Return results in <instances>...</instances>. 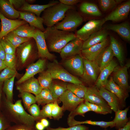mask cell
I'll list each match as a JSON object with an SVG mask.
<instances>
[{
  "mask_svg": "<svg viewBox=\"0 0 130 130\" xmlns=\"http://www.w3.org/2000/svg\"><path fill=\"white\" fill-rule=\"evenodd\" d=\"M4 94L2 95L1 111L7 120L29 127L33 126L35 120L25 111L21 100H19L13 104L7 100Z\"/></svg>",
  "mask_w": 130,
  "mask_h": 130,
  "instance_id": "6da1fadb",
  "label": "cell"
},
{
  "mask_svg": "<svg viewBox=\"0 0 130 130\" xmlns=\"http://www.w3.org/2000/svg\"><path fill=\"white\" fill-rule=\"evenodd\" d=\"M49 51L60 53L70 41L76 37L72 32L58 29L53 26L47 27L43 32Z\"/></svg>",
  "mask_w": 130,
  "mask_h": 130,
  "instance_id": "7a4b0ae2",
  "label": "cell"
},
{
  "mask_svg": "<svg viewBox=\"0 0 130 130\" xmlns=\"http://www.w3.org/2000/svg\"><path fill=\"white\" fill-rule=\"evenodd\" d=\"M17 70H20L33 63L39 57L38 50L34 39L31 38L16 48L15 53Z\"/></svg>",
  "mask_w": 130,
  "mask_h": 130,
  "instance_id": "3957f363",
  "label": "cell"
},
{
  "mask_svg": "<svg viewBox=\"0 0 130 130\" xmlns=\"http://www.w3.org/2000/svg\"><path fill=\"white\" fill-rule=\"evenodd\" d=\"M74 9L73 6L64 5L60 2L45 9L41 17L43 24L47 27L55 26L64 19L66 12L68 10Z\"/></svg>",
  "mask_w": 130,
  "mask_h": 130,
  "instance_id": "277c9868",
  "label": "cell"
},
{
  "mask_svg": "<svg viewBox=\"0 0 130 130\" xmlns=\"http://www.w3.org/2000/svg\"><path fill=\"white\" fill-rule=\"evenodd\" d=\"M82 17L74 9L68 10L62 21L54 26L57 29L70 32L74 31L83 22Z\"/></svg>",
  "mask_w": 130,
  "mask_h": 130,
  "instance_id": "5b68a950",
  "label": "cell"
},
{
  "mask_svg": "<svg viewBox=\"0 0 130 130\" xmlns=\"http://www.w3.org/2000/svg\"><path fill=\"white\" fill-rule=\"evenodd\" d=\"M47 71L50 73L53 79H59L64 82L75 84H83L80 80L66 70L56 60L48 63Z\"/></svg>",
  "mask_w": 130,
  "mask_h": 130,
  "instance_id": "8992f818",
  "label": "cell"
},
{
  "mask_svg": "<svg viewBox=\"0 0 130 130\" xmlns=\"http://www.w3.org/2000/svg\"><path fill=\"white\" fill-rule=\"evenodd\" d=\"M105 22L104 18L89 20L76 31L75 34L76 37L82 41H85L92 34L102 29Z\"/></svg>",
  "mask_w": 130,
  "mask_h": 130,
  "instance_id": "52a82bcc",
  "label": "cell"
},
{
  "mask_svg": "<svg viewBox=\"0 0 130 130\" xmlns=\"http://www.w3.org/2000/svg\"><path fill=\"white\" fill-rule=\"evenodd\" d=\"M83 73L81 76L82 82L90 86H94L93 84H95L97 79L100 71V69L95 61H90L83 58Z\"/></svg>",
  "mask_w": 130,
  "mask_h": 130,
  "instance_id": "ba28073f",
  "label": "cell"
},
{
  "mask_svg": "<svg viewBox=\"0 0 130 130\" xmlns=\"http://www.w3.org/2000/svg\"><path fill=\"white\" fill-rule=\"evenodd\" d=\"M33 38L37 46L38 56L43 59L53 60L56 56L50 53L48 50L46 42L44 32L37 29Z\"/></svg>",
  "mask_w": 130,
  "mask_h": 130,
  "instance_id": "9c48e42d",
  "label": "cell"
},
{
  "mask_svg": "<svg viewBox=\"0 0 130 130\" xmlns=\"http://www.w3.org/2000/svg\"><path fill=\"white\" fill-rule=\"evenodd\" d=\"M58 99L62 103V107L64 111L68 110L71 112L84 101V99L78 97L67 89L59 98Z\"/></svg>",
  "mask_w": 130,
  "mask_h": 130,
  "instance_id": "30bf717a",
  "label": "cell"
},
{
  "mask_svg": "<svg viewBox=\"0 0 130 130\" xmlns=\"http://www.w3.org/2000/svg\"><path fill=\"white\" fill-rule=\"evenodd\" d=\"M46 66L45 59L39 58L36 62L30 64L26 67L25 74L16 83L17 85L32 77L38 73L44 71Z\"/></svg>",
  "mask_w": 130,
  "mask_h": 130,
  "instance_id": "8fae6325",
  "label": "cell"
},
{
  "mask_svg": "<svg viewBox=\"0 0 130 130\" xmlns=\"http://www.w3.org/2000/svg\"><path fill=\"white\" fill-rule=\"evenodd\" d=\"M83 41L76 37L69 42L60 52L61 58L67 59L77 55H81L83 44Z\"/></svg>",
  "mask_w": 130,
  "mask_h": 130,
  "instance_id": "7c38bea8",
  "label": "cell"
},
{
  "mask_svg": "<svg viewBox=\"0 0 130 130\" xmlns=\"http://www.w3.org/2000/svg\"><path fill=\"white\" fill-rule=\"evenodd\" d=\"M0 19L1 25L0 31V40L19 26L28 24L25 21L21 19L13 20L8 19L4 16L0 12Z\"/></svg>",
  "mask_w": 130,
  "mask_h": 130,
  "instance_id": "4fadbf2b",
  "label": "cell"
},
{
  "mask_svg": "<svg viewBox=\"0 0 130 130\" xmlns=\"http://www.w3.org/2000/svg\"><path fill=\"white\" fill-rule=\"evenodd\" d=\"M130 10V1H127L118 6L104 18L105 22H118L127 17Z\"/></svg>",
  "mask_w": 130,
  "mask_h": 130,
  "instance_id": "5bb4252c",
  "label": "cell"
},
{
  "mask_svg": "<svg viewBox=\"0 0 130 130\" xmlns=\"http://www.w3.org/2000/svg\"><path fill=\"white\" fill-rule=\"evenodd\" d=\"M129 67L128 65L117 66L113 72L112 78L114 82L122 89L127 91L130 88L128 73Z\"/></svg>",
  "mask_w": 130,
  "mask_h": 130,
  "instance_id": "9a60e30c",
  "label": "cell"
},
{
  "mask_svg": "<svg viewBox=\"0 0 130 130\" xmlns=\"http://www.w3.org/2000/svg\"><path fill=\"white\" fill-rule=\"evenodd\" d=\"M98 90L101 96L115 112L122 109L125 106V103L122 102L113 93L103 87H100Z\"/></svg>",
  "mask_w": 130,
  "mask_h": 130,
  "instance_id": "2e32d148",
  "label": "cell"
},
{
  "mask_svg": "<svg viewBox=\"0 0 130 130\" xmlns=\"http://www.w3.org/2000/svg\"><path fill=\"white\" fill-rule=\"evenodd\" d=\"M83 58L81 55H77L65 60L64 64L73 73L81 77L83 73Z\"/></svg>",
  "mask_w": 130,
  "mask_h": 130,
  "instance_id": "e0dca14e",
  "label": "cell"
},
{
  "mask_svg": "<svg viewBox=\"0 0 130 130\" xmlns=\"http://www.w3.org/2000/svg\"><path fill=\"white\" fill-rule=\"evenodd\" d=\"M84 99V101L92 104L111 108L107 103L100 95L98 89L95 85L87 88Z\"/></svg>",
  "mask_w": 130,
  "mask_h": 130,
  "instance_id": "ac0fdd59",
  "label": "cell"
},
{
  "mask_svg": "<svg viewBox=\"0 0 130 130\" xmlns=\"http://www.w3.org/2000/svg\"><path fill=\"white\" fill-rule=\"evenodd\" d=\"M16 88L20 93L27 92L33 94L35 96L39 94L42 90L37 79L34 77L17 85Z\"/></svg>",
  "mask_w": 130,
  "mask_h": 130,
  "instance_id": "d6986e66",
  "label": "cell"
},
{
  "mask_svg": "<svg viewBox=\"0 0 130 130\" xmlns=\"http://www.w3.org/2000/svg\"><path fill=\"white\" fill-rule=\"evenodd\" d=\"M20 16L18 18L25 21L33 27L44 32L45 28L43 20L40 17H38L34 13L27 11H18Z\"/></svg>",
  "mask_w": 130,
  "mask_h": 130,
  "instance_id": "ffe728a7",
  "label": "cell"
},
{
  "mask_svg": "<svg viewBox=\"0 0 130 130\" xmlns=\"http://www.w3.org/2000/svg\"><path fill=\"white\" fill-rule=\"evenodd\" d=\"M107 39L104 41L95 45L84 50H82L81 55L83 57L90 61H95L102 51L107 46Z\"/></svg>",
  "mask_w": 130,
  "mask_h": 130,
  "instance_id": "44dd1931",
  "label": "cell"
},
{
  "mask_svg": "<svg viewBox=\"0 0 130 130\" xmlns=\"http://www.w3.org/2000/svg\"><path fill=\"white\" fill-rule=\"evenodd\" d=\"M108 34L107 30L104 28L93 33L83 42L82 50L87 49L104 41L107 39Z\"/></svg>",
  "mask_w": 130,
  "mask_h": 130,
  "instance_id": "7402d4cb",
  "label": "cell"
},
{
  "mask_svg": "<svg viewBox=\"0 0 130 130\" xmlns=\"http://www.w3.org/2000/svg\"><path fill=\"white\" fill-rule=\"evenodd\" d=\"M118 65L117 63L112 59L108 65L100 71V73L95 84V86L98 89L103 87L108 80L109 76L117 66Z\"/></svg>",
  "mask_w": 130,
  "mask_h": 130,
  "instance_id": "603a6c76",
  "label": "cell"
},
{
  "mask_svg": "<svg viewBox=\"0 0 130 130\" xmlns=\"http://www.w3.org/2000/svg\"><path fill=\"white\" fill-rule=\"evenodd\" d=\"M103 87L114 94L124 103H125L126 99L129 96L127 91L123 89L116 84L112 77L108 80Z\"/></svg>",
  "mask_w": 130,
  "mask_h": 130,
  "instance_id": "cb8c5ba5",
  "label": "cell"
},
{
  "mask_svg": "<svg viewBox=\"0 0 130 130\" xmlns=\"http://www.w3.org/2000/svg\"><path fill=\"white\" fill-rule=\"evenodd\" d=\"M104 28L115 32L127 41L130 40V26L127 22L117 24L108 25Z\"/></svg>",
  "mask_w": 130,
  "mask_h": 130,
  "instance_id": "d4e9b609",
  "label": "cell"
},
{
  "mask_svg": "<svg viewBox=\"0 0 130 130\" xmlns=\"http://www.w3.org/2000/svg\"><path fill=\"white\" fill-rule=\"evenodd\" d=\"M0 12L6 18L11 20L17 19L20 16L19 11L14 8L9 0H0Z\"/></svg>",
  "mask_w": 130,
  "mask_h": 130,
  "instance_id": "484cf974",
  "label": "cell"
},
{
  "mask_svg": "<svg viewBox=\"0 0 130 130\" xmlns=\"http://www.w3.org/2000/svg\"><path fill=\"white\" fill-rule=\"evenodd\" d=\"M59 2V1L53 0L45 5L30 4L26 2L18 11L30 12L34 13L38 17H40L41 13L45 9Z\"/></svg>",
  "mask_w": 130,
  "mask_h": 130,
  "instance_id": "4316f807",
  "label": "cell"
},
{
  "mask_svg": "<svg viewBox=\"0 0 130 130\" xmlns=\"http://www.w3.org/2000/svg\"><path fill=\"white\" fill-rule=\"evenodd\" d=\"M114 56L112 51L110 45L102 51L95 61L100 71L110 63Z\"/></svg>",
  "mask_w": 130,
  "mask_h": 130,
  "instance_id": "83f0119b",
  "label": "cell"
},
{
  "mask_svg": "<svg viewBox=\"0 0 130 130\" xmlns=\"http://www.w3.org/2000/svg\"><path fill=\"white\" fill-rule=\"evenodd\" d=\"M67 123L69 127L85 124L99 126L104 129H106L109 127L111 128L114 127L112 121L109 122H105L103 121H92L90 120L79 121L75 120L74 119V117H68L67 118Z\"/></svg>",
  "mask_w": 130,
  "mask_h": 130,
  "instance_id": "f1b7e54d",
  "label": "cell"
},
{
  "mask_svg": "<svg viewBox=\"0 0 130 130\" xmlns=\"http://www.w3.org/2000/svg\"><path fill=\"white\" fill-rule=\"evenodd\" d=\"M110 45L114 56L118 59L121 66H124V53L123 47L119 42L112 35L110 36Z\"/></svg>",
  "mask_w": 130,
  "mask_h": 130,
  "instance_id": "f546056e",
  "label": "cell"
},
{
  "mask_svg": "<svg viewBox=\"0 0 130 130\" xmlns=\"http://www.w3.org/2000/svg\"><path fill=\"white\" fill-rule=\"evenodd\" d=\"M129 108V106L124 110H119L115 112V117L112 121L114 127L117 130H118L124 127L129 121L127 117Z\"/></svg>",
  "mask_w": 130,
  "mask_h": 130,
  "instance_id": "4dcf8cb0",
  "label": "cell"
},
{
  "mask_svg": "<svg viewBox=\"0 0 130 130\" xmlns=\"http://www.w3.org/2000/svg\"><path fill=\"white\" fill-rule=\"evenodd\" d=\"M36 103L38 105H45L56 101L60 102L58 99L55 98L49 89H42L40 92L35 96Z\"/></svg>",
  "mask_w": 130,
  "mask_h": 130,
  "instance_id": "1f68e13d",
  "label": "cell"
},
{
  "mask_svg": "<svg viewBox=\"0 0 130 130\" xmlns=\"http://www.w3.org/2000/svg\"><path fill=\"white\" fill-rule=\"evenodd\" d=\"M37 29L27 24L19 26L13 31L16 34L21 37L32 38H33Z\"/></svg>",
  "mask_w": 130,
  "mask_h": 130,
  "instance_id": "d6a6232c",
  "label": "cell"
},
{
  "mask_svg": "<svg viewBox=\"0 0 130 130\" xmlns=\"http://www.w3.org/2000/svg\"><path fill=\"white\" fill-rule=\"evenodd\" d=\"M79 8L81 11L85 14L96 16H100L102 15L98 6L93 3L83 2L81 4Z\"/></svg>",
  "mask_w": 130,
  "mask_h": 130,
  "instance_id": "836d02e7",
  "label": "cell"
},
{
  "mask_svg": "<svg viewBox=\"0 0 130 130\" xmlns=\"http://www.w3.org/2000/svg\"><path fill=\"white\" fill-rule=\"evenodd\" d=\"M67 90L71 91L77 96L84 99L87 87L83 84H75L69 83L67 84Z\"/></svg>",
  "mask_w": 130,
  "mask_h": 130,
  "instance_id": "e575fe53",
  "label": "cell"
},
{
  "mask_svg": "<svg viewBox=\"0 0 130 130\" xmlns=\"http://www.w3.org/2000/svg\"><path fill=\"white\" fill-rule=\"evenodd\" d=\"M67 85L65 84L53 82L52 81L49 89L53 96L58 99L67 90Z\"/></svg>",
  "mask_w": 130,
  "mask_h": 130,
  "instance_id": "d590c367",
  "label": "cell"
},
{
  "mask_svg": "<svg viewBox=\"0 0 130 130\" xmlns=\"http://www.w3.org/2000/svg\"><path fill=\"white\" fill-rule=\"evenodd\" d=\"M14 76L4 82L2 91L7 100L13 103V89L15 78Z\"/></svg>",
  "mask_w": 130,
  "mask_h": 130,
  "instance_id": "8d00e7d4",
  "label": "cell"
},
{
  "mask_svg": "<svg viewBox=\"0 0 130 130\" xmlns=\"http://www.w3.org/2000/svg\"><path fill=\"white\" fill-rule=\"evenodd\" d=\"M37 79L42 89H49L53 79L50 73L46 70L40 73Z\"/></svg>",
  "mask_w": 130,
  "mask_h": 130,
  "instance_id": "74e56055",
  "label": "cell"
},
{
  "mask_svg": "<svg viewBox=\"0 0 130 130\" xmlns=\"http://www.w3.org/2000/svg\"><path fill=\"white\" fill-rule=\"evenodd\" d=\"M4 37L8 39L16 48L31 38L21 37L16 34L13 31L10 32Z\"/></svg>",
  "mask_w": 130,
  "mask_h": 130,
  "instance_id": "f35d334b",
  "label": "cell"
},
{
  "mask_svg": "<svg viewBox=\"0 0 130 130\" xmlns=\"http://www.w3.org/2000/svg\"><path fill=\"white\" fill-rule=\"evenodd\" d=\"M89 111H92V110L84 102L80 104L74 110L70 112L68 117H74L77 115L84 117L85 113Z\"/></svg>",
  "mask_w": 130,
  "mask_h": 130,
  "instance_id": "ab89813d",
  "label": "cell"
},
{
  "mask_svg": "<svg viewBox=\"0 0 130 130\" xmlns=\"http://www.w3.org/2000/svg\"><path fill=\"white\" fill-rule=\"evenodd\" d=\"M84 103L92 111L100 114L106 115L112 113V110L111 108L93 104L84 101Z\"/></svg>",
  "mask_w": 130,
  "mask_h": 130,
  "instance_id": "60d3db41",
  "label": "cell"
},
{
  "mask_svg": "<svg viewBox=\"0 0 130 130\" xmlns=\"http://www.w3.org/2000/svg\"><path fill=\"white\" fill-rule=\"evenodd\" d=\"M19 96L22 98L26 109H27L32 105L36 103L35 96L31 93L23 92L20 93Z\"/></svg>",
  "mask_w": 130,
  "mask_h": 130,
  "instance_id": "b9f144b4",
  "label": "cell"
},
{
  "mask_svg": "<svg viewBox=\"0 0 130 130\" xmlns=\"http://www.w3.org/2000/svg\"><path fill=\"white\" fill-rule=\"evenodd\" d=\"M121 0H100L99 3L102 10L106 11L112 9L121 2Z\"/></svg>",
  "mask_w": 130,
  "mask_h": 130,
  "instance_id": "7bdbcfd3",
  "label": "cell"
},
{
  "mask_svg": "<svg viewBox=\"0 0 130 130\" xmlns=\"http://www.w3.org/2000/svg\"><path fill=\"white\" fill-rule=\"evenodd\" d=\"M17 74V71L6 67L0 73V83H3L5 81L13 76L16 77Z\"/></svg>",
  "mask_w": 130,
  "mask_h": 130,
  "instance_id": "ee69618b",
  "label": "cell"
},
{
  "mask_svg": "<svg viewBox=\"0 0 130 130\" xmlns=\"http://www.w3.org/2000/svg\"><path fill=\"white\" fill-rule=\"evenodd\" d=\"M0 42L6 54H15L16 48L4 37L0 40Z\"/></svg>",
  "mask_w": 130,
  "mask_h": 130,
  "instance_id": "f6af8a7d",
  "label": "cell"
},
{
  "mask_svg": "<svg viewBox=\"0 0 130 130\" xmlns=\"http://www.w3.org/2000/svg\"><path fill=\"white\" fill-rule=\"evenodd\" d=\"M4 61L7 67L17 71L16 59L15 54L6 53Z\"/></svg>",
  "mask_w": 130,
  "mask_h": 130,
  "instance_id": "bcb514c9",
  "label": "cell"
},
{
  "mask_svg": "<svg viewBox=\"0 0 130 130\" xmlns=\"http://www.w3.org/2000/svg\"><path fill=\"white\" fill-rule=\"evenodd\" d=\"M58 102L56 101L53 103L52 110V116L54 119L58 120L61 118L63 115V109L58 105Z\"/></svg>",
  "mask_w": 130,
  "mask_h": 130,
  "instance_id": "7dc6e473",
  "label": "cell"
},
{
  "mask_svg": "<svg viewBox=\"0 0 130 130\" xmlns=\"http://www.w3.org/2000/svg\"><path fill=\"white\" fill-rule=\"evenodd\" d=\"M31 115L35 119V121L43 118L39 106L35 103L32 105L27 109Z\"/></svg>",
  "mask_w": 130,
  "mask_h": 130,
  "instance_id": "c3c4849f",
  "label": "cell"
},
{
  "mask_svg": "<svg viewBox=\"0 0 130 130\" xmlns=\"http://www.w3.org/2000/svg\"><path fill=\"white\" fill-rule=\"evenodd\" d=\"M53 104V103L47 104L44 106L41 110V113L42 118H52V110Z\"/></svg>",
  "mask_w": 130,
  "mask_h": 130,
  "instance_id": "681fc988",
  "label": "cell"
},
{
  "mask_svg": "<svg viewBox=\"0 0 130 130\" xmlns=\"http://www.w3.org/2000/svg\"><path fill=\"white\" fill-rule=\"evenodd\" d=\"M89 127L83 125H78L69 127L67 128L59 127L57 128H52L47 127L46 130H88Z\"/></svg>",
  "mask_w": 130,
  "mask_h": 130,
  "instance_id": "f907efd6",
  "label": "cell"
},
{
  "mask_svg": "<svg viewBox=\"0 0 130 130\" xmlns=\"http://www.w3.org/2000/svg\"><path fill=\"white\" fill-rule=\"evenodd\" d=\"M9 0L14 8L18 11L26 2V0Z\"/></svg>",
  "mask_w": 130,
  "mask_h": 130,
  "instance_id": "816d5d0a",
  "label": "cell"
},
{
  "mask_svg": "<svg viewBox=\"0 0 130 130\" xmlns=\"http://www.w3.org/2000/svg\"><path fill=\"white\" fill-rule=\"evenodd\" d=\"M59 2L64 5L73 6L74 5L81 2V1L79 0H59Z\"/></svg>",
  "mask_w": 130,
  "mask_h": 130,
  "instance_id": "f5cc1de1",
  "label": "cell"
},
{
  "mask_svg": "<svg viewBox=\"0 0 130 130\" xmlns=\"http://www.w3.org/2000/svg\"><path fill=\"white\" fill-rule=\"evenodd\" d=\"M8 121L2 112L0 111V130H3L6 123Z\"/></svg>",
  "mask_w": 130,
  "mask_h": 130,
  "instance_id": "db71d44e",
  "label": "cell"
},
{
  "mask_svg": "<svg viewBox=\"0 0 130 130\" xmlns=\"http://www.w3.org/2000/svg\"><path fill=\"white\" fill-rule=\"evenodd\" d=\"M31 127L25 125L19 126L10 128L7 130H32Z\"/></svg>",
  "mask_w": 130,
  "mask_h": 130,
  "instance_id": "11a10c76",
  "label": "cell"
},
{
  "mask_svg": "<svg viewBox=\"0 0 130 130\" xmlns=\"http://www.w3.org/2000/svg\"><path fill=\"white\" fill-rule=\"evenodd\" d=\"M6 53L0 42V59L4 60Z\"/></svg>",
  "mask_w": 130,
  "mask_h": 130,
  "instance_id": "9f6ffc18",
  "label": "cell"
},
{
  "mask_svg": "<svg viewBox=\"0 0 130 130\" xmlns=\"http://www.w3.org/2000/svg\"><path fill=\"white\" fill-rule=\"evenodd\" d=\"M40 122L45 127H47L49 125L48 121L45 118H42L40 120Z\"/></svg>",
  "mask_w": 130,
  "mask_h": 130,
  "instance_id": "6f0895ef",
  "label": "cell"
},
{
  "mask_svg": "<svg viewBox=\"0 0 130 130\" xmlns=\"http://www.w3.org/2000/svg\"><path fill=\"white\" fill-rule=\"evenodd\" d=\"M3 83H0V111H1L2 97L3 95L2 94L3 88Z\"/></svg>",
  "mask_w": 130,
  "mask_h": 130,
  "instance_id": "680465c9",
  "label": "cell"
},
{
  "mask_svg": "<svg viewBox=\"0 0 130 130\" xmlns=\"http://www.w3.org/2000/svg\"><path fill=\"white\" fill-rule=\"evenodd\" d=\"M36 127L38 130H43L45 128L40 122H38L37 123Z\"/></svg>",
  "mask_w": 130,
  "mask_h": 130,
  "instance_id": "91938a15",
  "label": "cell"
},
{
  "mask_svg": "<svg viewBox=\"0 0 130 130\" xmlns=\"http://www.w3.org/2000/svg\"><path fill=\"white\" fill-rule=\"evenodd\" d=\"M6 67L4 61L0 59V73L1 71Z\"/></svg>",
  "mask_w": 130,
  "mask_h": 130,
  "instance_id": "94428289",
  "label": "cell"
},
{
  "mask_svg": "<svg viewBox=\"0 0 130 130\" xmlns=\"http://www.w3.org/2000/svg\"><path fill=\"white\" fill-rule=\"evenodd\" d=\"M118 130H130V121L129 120L123 128Z\"/></svg>",
  "mask_w": 130,
  "mask_h": 130,
  "instance_id": "6125c7cd",
  "label": "cell"
},
{
  "mask_svg": "<svg viewBox=\"0 0 130 130\" xmlns=\"http://www.w3.org/2000/svg\"><path fill=\"white\" fill-rule=\"evenodd\" d=\"M26 2L29 4H32L36 0H26Z\"/></svg>",
  "mask_w": 130,
  "mask_h": 130,
  "instance_id": "be15d7a7",
  "label": "cell"
},
{
  "mask_svg": "<svg viewBox=\"0 0 130 130\" xmlns=\"http://www.w3.org/2000/svg\"><path fill=\"white\" fill-rule=\"evenodd\" d=\"M1 23L0 22V29H1Z\"/></svg>",
  "mask_w": 130,
  "mask_h": 130,
  "instance_id": "e7e4bbea",
  "label": "cell"
},
{
  "mask_svg": "<svg viewBox=\"0 0 130 130\" xmlns=\"http://www.w3.org/2000/svg\"><path fill=\"white\" fill-rule=\"evenodd\" d=\"M107 130L106 129H104V130Z\"/></svg>",
  "mask_w": 130,
  "mask_h": 130,
  "instance_id": "03108f58",
  "label": "cell"
}]
</instances>
